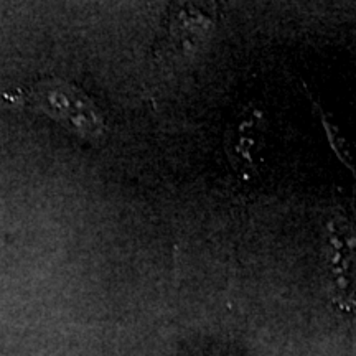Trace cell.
Masks as SVG:
<instances>
[{
    "instance_id": "obj_1",
    "label": "cell",
    "mask_w": 356,
    "mask_h": 356,
    "mask_svg": "<svg viewBox=\"0 0 356 356\" xmlns=\"http://www.w3.org/2000/svg\"><path fill=\"white\" fill-rule=\"evenodd\" d=\"M50 115L66 131L89 142H101L106 136V122L91 97L78 86L63 79H44L22 89L12 102Z\"/></svg>"
},
{
    "instance_id": "obj_2",
    "label": "cell",
    "mask_w": 356,
    "mask_h": 356,
    "mask_svg": "<svg viewBox=\"0 0 356 356\" xmlns=\"http://www.w3.org/2000/svg\"><path fill=\"white\" fill-rule=\"evenodd\" d=\"M325 284L333 305L343 314L356 312V222L335 211L323 229Z\"/></svg>"
}]
</instances>
